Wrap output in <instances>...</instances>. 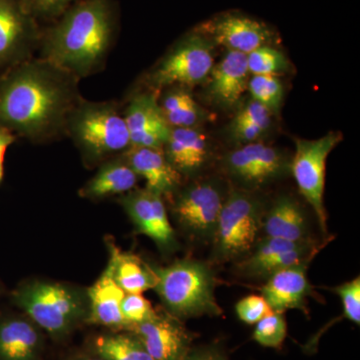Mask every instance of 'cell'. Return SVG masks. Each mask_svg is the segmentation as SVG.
I'll return each mask as SVG.
<instances>
[{
  "label": "cell",
  "instance_id": "cell-1",
  "mask_svg": "<svg viewBox=\"0 0 360 360\" xmlns=\"http://www.w3.org/2000/svg\"><path fill=\"white\" fill-rule=\"evenodd\" d=\"M79 82L37 56L15 66L0 77V127L34 144L60 141L84 98Z\"/></svg>",
  "mask_w": 360,
  "mask_h": 360
},
{
  "label": "cell",
  "instance_id": "cell-2",
  "mask_svg": "<svg viewBox=\"0 0 360 360\" xmlns=\"http://www.w3.org/2000/svg\"><path fill=\"white\" fill-rule=\"evenodd\" d=\"M117 0H79L58 20L42 26L37 56L78 79L105 68L120 32Z\"/></svg>",
  "mask_w": 360,
  "mask_h": 360
},
{
  "label": "cell",
  "instance_id": "cell-3",
  "mask_svg": "<svg viewBox=\"0 0 360 360\" xmlns=\"http://www.w3.org/2000/svg\"><path fill=\"white\" fill-rule=\"evenodd\" d=\"M66 137L89 165H101L131 148L122 103L117 101H92L84 97L68 117Z\"/></svg>",
  "mask_w": 360,
  "mask_h": 360
},
{
  "label": "cell",
  "instance_id": "cell-4",
  "mask_svg": "<svg viewBox=\"0 0 360 360\" xmlns=\"http://www.w3.org/2000/svg\"><path fill=\"white\" fill-rule=\"evenodd\" d=\"M13 302L28 319L52 338L68 335L78 322L86 321L87 295L68 284L34 281L13 291Z\"/></svg>",
  "mask_w": 360,
  "mask_h": 360
},
{
  "label": "cell",
  "instance_id": "cell-5",
  "mask_svg": "<svg viewBox=\"0 0 360 360\" xmlns=\"http://www.w3.org/2000/svg\"><path fill=\"white\" fill-rule=\"evenodd\" d=\"M153 267L155 290L168 311L177 319L219 315L214 295V278L206 265L179 260L165 267Z\"/></svg>",
  "mask_w": 360,
  "mask_h": 360
},
{
  "label": "cell",
  "instance_id": "cell-6",
  "mask_svg": "<svg viewBox=\"0 0 360 360\" xmlns=\"http://www.w3.org/2000/svg\"><path fill=\"white\" fill-rule=\"evenodd\" d=\"M213 65L212 42L194 28L149 71L142 86L158 92L170 86H193L210 77Z\"/></svg>",
  "mask_w": 360,
  "mask_h": 360
},
{
  "label": "cell",
  "instance_id": "cell-7",
  "mask_svg": "<svg viewBox=\"0 0 360 360\" xmlns=\"http://www.w3.org/2000/svg\"><path fill=\"white\" fill-rule=\"evenodd\" d=\"M260 215L259 202L250 194L234 191L225 198L214 231L220 258L233 259L251 250L262 224Z\"/></svg>",
  "mask_w": 360,
  "mask_h": 360
},
{
  "label": "cell",
  "instance_id": "cell-8",
  "mask_svg": "<svg viewBox=\"0 0 360 360\" xmlns=\"http://www.w3.org/2000/svg\"><path fill=\"white\" fill-rule=\"evenodd\" d=\"M341 139L342 135L336 132L317 139H297L291 163L300 193L311 206L324 233L328 231L324 207L326 161Z\"/></svg>",
  "mask_w": 360,
  "mask_h": 360
},
{
  "label": "cell",
  "instance_id": "cell-9",
  "mask_svg": "<svg viewBox=\"0 0 360 360\" xmlns=\"http://www.w3.org/2000/svg\"><path fill=\"white\" fill-rule=\"evenodd\" d=\"M41 30L21 0H0V77L37 56Z\"/></svg>",
  "mask_w": 360,
  "mask_h": 360
},
{
  "label": "cell",
  "instance_id": "cell-10",
  "mask_svg": "<svg viewBox=\"0 0 360 360\" xmlns=\"http://www.w3.org/2000/svg\"><path fill=\"white\" fill-rule=\"evenodd\" d=\"M160 94L139 85L122 103L131 148L163 149L167 141L172 127L161 111Z\"/></svg>",
  "mask_w": 360,
  "mask_h": 360
},
{
  "label": "cell",
  "instance_id": "cell-11",
  "mask_svg": "<svg viewBox=\"0 0 360 360\" xmlns=\"http://www.w3.org/2000/svg\"><path fill=\"white\" fill-rule=\"evenodd\" d=\"M195 28L210 41L246 56L274 39V30L264 21L236 11L219 14Z\"/></svg>",
  "mask_w": 360,
  "mask_h": 360
},
{
  "label": "cell",
  "instance_id": "cell-12",
  "mask_svg": "<svg viewBox=\"0 0 360 360\" xmlns=\"http://www.w3.org/2000/svg\"><path fill=\"white\" fill-rule=\"evenodd\" d=\"M224 200L219 187L212 182L194 184L175 198V219L193 236L208 238L214 234Z\"/></svg>",
  "mask_w": 360,
  "mask_h": 360
},
{
  "label": "cell",
  "instance_id": "cell-13",
  "mask_svg": "<svg viewBox=\"0 0 360 360\" xmlns=\"http://www.w3.org/2000/svg\"><path fill=\"white\" fill-rule=\"evenodd\" d=\"M127 330L137 336L153 360H184L191 350L193 335L170 314L156 312L153 319Z\"/></svg>",
  "mask_w": 360,
  "mask_h": 360
},
{
  "label": "cell",
  "instance_id": "cell-14",
  "mask_svg": "<svg viewBox=\"0 0 360 360\" xmlns=\"http://www.w3.org/2000/svg\"><path fill=\"white\" fill-rule=\"evenodd\" d=\"M120 202L139 232L153 239L160 250H174L176 239L160 194L134 188L120 196Z\"/></svg>",
  "mask_w": 360,
  "mask_h": 360
},
{
  "label": "cell",
  "instance_id": "cell-15",
  "mask_svg": "<svg viewBox=\"0 0 360 360\" xmlns=\"http://www.w3.org/2000/svg\"><path fill=\"white\" fill-rule=\"evenodd\" d=\"M225 165L236 179L251 184L271 181L286 169L283 155L276 148L259 142L234 149L225 158Z\"/></svg>",
  "mask_w": 360,
  "mask_h": 360
},
{
  "label": "cell",
  "instance_id": "cell-16",
  "mask_svg": "<svg viewBox=\"0 0 360 360\" xmlns=\"http://www.w3.org/2000/svg\"><path fill=\"white\" fill-rule=\"evenodd\" d=\"M122 156L137 176L146 180L148 191L165 198L179 188L181 174L170 165L163 149L130 148Z\"/></svg>",
  "mask_w": 360,
  "mask_h": 360
},
{
  "label": "cell",
  "instance_id": "cell-17",
  "mask_svg": "<svg viewBox=\"0 0 360 360\" xmlns=\"http://www.w3.org/2000/svg\"><path fill=\"white\" fill-rule=\"evenodd\" d=\"M86 295L89 302L86 321L89 323L110 328L127 329V326L120 309L125 292L116 283L110 260L101 276L89 288Z\"/></svg>",
  "mask_w": 360,
  "mask_h": 360
},
{
  "label": "cell",
  "instance_id": "cell-18",
  "mask_svg": "<svg viewBox=\"0 0 360 360\" xmlns=\"http://www.w3.org/2000/svg\"><path fill=\"white\" fill-rule=\"evenodd\" d=\"M307 267V265H297L279 270L269 277L262 288V296L272 311L281 314L288 309L307 311V300L310 292Z\"/></svg>",
  "mask_w": 360,
  "mask_h": 360
},
{
  "label": "cell",
  "instance_id": "cell-19",
  "mask_svg": "<svg viewBox=\"0 0 360 360\" xmlns=\"http://www.w3.org/2000/svg\"><path fill=\"white\" fill-rule=\"evenodd\" d=\"M163 153L180 174H194L207 161V137L198 127H175L170 130Z\"/></svg>",
  "mask_w": 360,
  "mask_h": 360
},
{
  "label": "cell",
  "instance_id": "cell-20",
  "mask_svg": "<svg viewBox=\"0 0 360 360\" xmlns=\"http://www.w3.org/2000/svg\"><path fill=\"white\" fill-rule=\"evenodd\" d=\"M250 75L246 54L227 52L210 71V96L220 105H234L248 89Z\"/></svg>",
  "mask_w": 360,
  "mask_h": 360
},
{
  "label": "cell",
  "instance_id": "cell-21",
  "mask_svg": "<svg viewBox=\"0 0 360 360\" xmlns=\"http://www.w3.org/2000/svg\"><path fill=\"white\" fill-rule=\"evenodd\" d=\"M139 176L122 155L104 161L98 170L79 191V195L86 200H98L134 191Z\"/></svg>",
  "mask_w": 360,
  "mask_h": 360
},
{
  "label": "cell",
  "instance_id": "cell-22",
  "mask_svg": "<svg viewBox=\"0 0 360 360\" xmlns=\"http://www.w3.org/2000/svg\"><path fill=\"white\" fill-rule=\"evenodd\" d=\"M39 329L28 317L0 319V360H35L41 345Z\"/></svg>",
  "mask_w": 360,
  "mask_h": 360
},
{
  "label": "cell",
  "instance_id": "cell-23",
  "mask_svg": "<svg viewBox=\"0 0 360 360\" xmlns=\"http://www.w3.org/2000/svg\"><path fill=\"white\" fill-rule=\"evenodd\" d=\"M266 238L303 241L309 238V224L302 207L292 198L277 200L264 221Z\"/></svg>",
  "mask_w": 360,
  "mask_h": 360
},
{
  "label": "cell",
  "instance_id": "cell-24",
  "mask_svg": "<svg viewBox=\"0 0 360 360\" xmlns=\"http://www.w3.org/2000/svg\"><path fill=\"white\" fill-rule=\"evenodd\" d=\"M110 262L112 264L116 283L125 293H139L155 288L156 276L153 267L131 253L122 252L115 245H110Z\"/></svg>",
  "mask_w": 360,
  "mask_h": 360
},
{
  "label": "cell",
  "instance_id": "cell-25",
  "mask_svg": "<svg viewBox=\"0 0 360 360\" xmlns=\"http://www.w3.org/2000/svg\"><path fill=\"white\" fill-rule=\"evenodd\" d=\"M160 92L158 103L168 125L175 127H196L202 122L205 111L194 101L186 87L170 86Z\"/></svg>",
  "mask_w": 360,
  "mask_h": 360
},
{
  "label": "cell",
  "instance_id": "cell-26",
  "mask_svg": "<svg viewBox=\"0 0 360 360\" xmlns=\"http://www.w3.org/2000/svg\"><path fill=\"white\" fill-rule=\"evenodd\" d=\"M97 356L103 360H153L134 333H110L94 341Z\"/></svg>",
  "mask_w": 360,
  "mask_h": 360
},
{
  "label": "cell",
  "instance_id": "cell-27",
  "mask_svg": "<svg viewBox=\"0 0 360 360\" xmlns=\"http://www.w3.org/2000/svg\"><path fill=\"white\" fill-rule=\"evenodd\" d=\"M248 89L253 101L262 103L271 112L278 110L283 103V85L276 75H252Z\"/></svg>",
  "mask_w": 360,
  "mask_h": 360
},
{
  "label": "cell",
  "instance_id": "cell-28",
  "mask_svg": "<svg viewBox=\"0 0 360 360\" xmlns=\"http://www.w3.org/2000/svg\"><path fill=\"white\" fill-rule=\"evenodd\" d=\"M248 68L252 75H276L285 70L288 61L285 56L269 45L258 47L246 56Z\"/></svg>",
  "mask_w": 360,
  "mask_h": 360
},
{
  "label": "cell",
  "instance_id": "cell-29",
  "mask_svg": "<svg viewBox=\"0 0 360 360\" xmlns=\"http://www.w3.org/2000/svg\"><path fill=\"white\" fill-rule=\"evenodd\" d=\"M288 335V326L283 314L271 311L260 319L253 331V340L262 347L278 348Z\"/></svg>",
  "mask_w": 360,
  "mask_h": 360
},
{
  "label": "cell",
  "instance_id": "cell-30",
  "mask_svg": "<svg viewBox=\"0 0 360 360\" xmlns=\"http://www.w3.org/2000/svg\"><path fill=\"white\" fill-rule=\"evenodd\" d=\"M79 0H21L26 11L42 26L58 20Z\"/></svg>",
  "mask_w": 360,
  "mask_h": 360
},
{
  "label": "cell",
  "instance_id": "cell-31",
  "mask_svg": "<svg viewBox=\"0 0 360 360\" xmlns=\"http://www.w3.org/2000/svg\"><path fill=\"white\" fill-rule=\"evenodd\" d=\"M122 314L127 328L148 321L155 316L156 310L144 296L139 293H125L122 302ZM125 329V330H127Z\"/></svg>",
  "mask_w": 360,
  "mask_h": 360
},
{
  "label": "cell",
  "instance_id": "cell-32",
  "mask_svg": "<svg viewBox=\"0 0 360 360\" xmlns=\"http://www.w3.org/2000/svg\"><path fill=\"white\" fill-rule=\"evenodd\" d=\"M340 296L343 304V316L348 321L359 326L360 323V279L356 277L349 283H345L333 288Z\"/></svg>",
  "mask_w": 360,
  "mask_h": 360
},
{
  "label": "cell",
  "instance_id": "cell-33",
  "mask_svg": "<svg viewBox=\"0 0 360 360\" xmlns=\"http://www.w3.org/2000/svg\"><path fill=\"white\" fill-rule=\"evenodd\" d=\"M236 314L246 324H257L272 311L264 296L250 295L243 298L236 307Z\"/></svg>",
  "mask_w": 360,
  "mask_h": 360
},
{
  "label": "cell",
  "instance_id": "cell-34",
  "mask_svg": "<svg viewBox=\"0 0 360 360\" xmlns=\"http://www.w3.org/2000/svg\"><path fill=\"white\" fill-rule=\"evenodd\" d=\"M271 116L272 112L269 108L252 99L239 110L232 122L253 123L269 129L271 125Z\"/></svg>",
  "mask_w": 360,
  "mask_h": 360
},
{
  "label": "cell",
  "instance_id": "cell-35",
  "mask_svg": "<svg viewBox=\"0 0 360 360\" xmlns=\"http://www.w3.org/2000/svg\"><path fill=\"white\" fill-rule=\"evenodd\" d=\"M267 129L262 125L253 124V123H234L231 125V135L232 139L239 142L251 143L257 141Z\"/></svg>",
  "mask_w": 360,
  "mask_h": 360
},
{
  "label": "cell",
  "instance_id": "cell-36",
  "mask_svg": "<svg viewBox=\"0 0 360 360\" xmlns=\"http://www.w3.org/2000/svg\"><path fill=\"white\" fill-rule=\"evenodd\" d=\"M184 360H229L224 350L217 345L191 348Z\"/></svg>",
  "mask_w": 360,
  "mask_h": 360
},
{
  "label": "cell",
  "instance_id": "cell-37",
  "mask_svg": "<svg viewBox=\"0 0 360 360\" xmlns=\"http://www.w3.org/2000/svg\"><path fill=\"white\" fill-rule=\"evenodd\" d=\"M18 136L8 129L0 127V184L4 176V158L9 146H13Z\"/></svg>",
  "mask_w": 360,
  "mask_h": 360
},
{
  "label": "cell",
  "instance_id": "cell-38",
  "mask_svg": "<svg viewBox=\"0 0 360 360\" xmlns=\"http://www.w3.org/2000/svg\"><path fill=\"white\" fill-rule=\"evenodd\" d=\"M73 360H103V359H101V357H89V356H82V357H78V359H75Z\"/></svg>",
  "mask_w": 360,
  "mask_h": 360
},
{
  "label": "cell",
  "instance_id": "cell-39",
  "mask_svg": "<svg viewBox=\"0 0 360 360\" xmlns=\"http://www.w3.org/2000/svg\"><path fill=\"white\" fill-rule=\"evenodd\" d=\"M0 292H1V288H0Z\"/></svg>",
  "mask_w": 360,
  "mask_h": 360
}]
</instances>
